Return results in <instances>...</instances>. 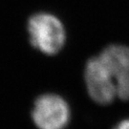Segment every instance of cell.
<instances>
[{
  "instance_id": "cell-1",
  "label": "cell",
  "mask_w": 129,
  "mask_h": 129,
  "mask_svg": "<svg viewBox=\"0 0 129 129\" xmlns=\"http://www.w3.org/2000/svg\"><path fill=\"white\" fill-rule=\"evenodd\" d=\"M31 46L48 56L57 55L66 44V29L56 15L40 12L31 15L27 22Z\"/></svg>"
},
{
  "instance_id": "cell-2",
  "label": "cell",
  "mask_w": 129,
  "mask_h": 129,
  "mask_svg": "<svg viewBox=\"0 0 129 129\" xmlns=\"http://www.w3.org/2000/svg\"><path fill=\"white\" fill-rule=\"evenodd\" d=\"M31 118L37 129H66L71 119V110L64 98L47 93L35 100Z\"/></svg>"
},
{
  "instance_id": "cell-3",
  "label": "cell",
  "mask_w": 129,
  "mask_h": 129,
  "mask_svg": "<svg viewBox=\"0 0 129 129\" xmlns=\"http://www.w3.org/2000/svg\"><path fill=\"white\" fill-rule=\"evenodd\" d=\"M83 79L88 96L96 103L107 105L118 98L115 84L98 55L86 61Z\"/></svg>"
},
{
  "instance_id": "cell-4",
  "label": "cell",
  "mask_w": 129,
  "mask_h": 129,
  "mask_svg": "<svg viewBox=\"0 0 129 129\" xmlns=\"http://www.w3.org/2000/svg\"><path fill=\"white\" fill-rule=\"evenodd\" d=\"M98 56L114 82L118 98L129 100V48L120 44L105 47Z\"/></svg>"
},
{
  "instance_id": "cell-5",
  "label": "cell",
  "mask_w": 129,
  "mask_h": 129,
  "mask_svg": "<svg viewBox=\"0 0 129 129\" xmlns=\"http://www.w3.org/2000/svg\"><path fill=\"white\" fill-rule=\"evenodd\" d=\"M114 129H129V120H124L119 122Z\"/></svg>"
}]
</instances>
